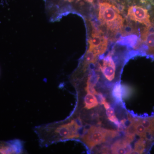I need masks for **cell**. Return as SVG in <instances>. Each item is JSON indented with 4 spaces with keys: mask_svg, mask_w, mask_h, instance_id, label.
<instances>
[{
    "mask_svg": "<svg viewBox=\"0 0 154 154\" xmlns=\"http://www.w3.org/2000/svg\"><path fill=\"white\" fill-rule=\"evenodd\" d=\"M82 122L79 117L70 120L54 122L35 127L34 131L37 135L41 147L65 141L78 139Z\"/></svg>",
    "mask_w": 154,
    "mask_h": 154,
    "instance_id": "1",
    "label": "cell"
},
{
    "mask_svg": "<svg viewBox=\"0 0 154 154\" xmlns=\"http://www.w3.org/2000/svg\"><path fill=\"white\" fill-rule=\"evenodd\" d=\"M119 134L116 131L92 126L84 132L81 140L88 149H92L95 146L105 142L107 139L113 138Z\"/></svg>",
    "mask_w": 154,
    "mask_h": 154,
    "instance_id": "2",
    "label": "cell"
},
{
    "mask_svg": "<svg viewBox=\"0 0 154 154\" xmlns=\"http://www.w3.org/2000/svg\"><path fill=\"white\" fill-rule=\"evenodd\" d=\"M121 17L119 10L115 6L107 2L99 3V19L107 27Z\"/></svg>",
    "mask_w": 154,
    "mask_h": 154,
    "instance_id": "3",
    "label": "cell"
},
{
    "mask_svg": "<svg viewBox=\"0 0 154 154\" xmlns=\"http://www.w3.org/2000/svg\"><path fill=\"white\" fill-rule=\"evenodd\" d=\"M89 49L92 50L97 56L105 52L107 49L108 39L102 31L94 28L92 36L89 41Z\"/></svg>",
    "mask_w": 154,
    "mask_h": 154,
    "instance_id": "4",
    "label": "cell"
},
{
    "mask_svg": "<svg viewBox=\"0 0 154 154\" xmlns=\"http://www.w3.org/2000/svg\"><path fill=\"white\" fill-rule=\"evenodd\" d=\"M128 16L133 21L144 24L146 27L151 25L148 11L142 7L138 6L130 7L128 12Z\"/></svg>",
    "mask_w": 154,
    "mask_h": 154,
    "instance_id": "5",
    "label": "cell"
},
{
    "mask_svg": "<svg viewBox=\"0 0 154 154\" xmlns=\"http://www.w3.org/2000/svg\"><path fill=\"white\" fill-rule=\"evenodd\" d=\"M24 143L19 139L0 141V154L25 153Z\"/></svg>",
    "mask_w": 154,
    "mask_h": 154,
    "instance_id": "6",
    "label": "cell"
},
{
    "mask_svg": "<svg viewBox=\"0 0 154 154\" xmlns=\"http://www.w3.org/2000/svg\"><path fill=\"white\" fill-rule=\"evenodd\" d=\"M100 69L103 75L108 81H111L115 77V64L111 56L108 55L103 59V65H100Z\"/></svg>",
    "mask_w": 154,
    "mask_h": 154,
    "instance_id": "7",
    "label": "cell"
},
{
    "mask_svg": "<svg viewBox=\"0 0 154 154\" xmlns=\"http://www.w3.org/2000/svg\"><path fill=\"white\" fill-rule=\"evenodd\" d=\"M130 143L125 137L123 139L117 140L111 147L112 153L131 154L132 150L130 145Z\"/></svg>",
    "mask_w": 154,
    "mask_h": 154,
    "instance_id": "8",
    "label": "cell"
},
{
    "mask_svg": "<svg viewBox=\"0 0 154 154\" xmlns=\"http://www.w3.org/2000/svg\"><path fill=\"white\" fill-rule=\"evenodd\" d=\"M138 41V38L136 35H130L122 37L119 40L118 43L122 45L135 48L137 45Z\"/></svg>",
    "mask_w": 154,
    "mask_h": 154,
    "instance_id": "9",
    "label": "cell"
},
{
    "mask_svg": "<svg viewBox=\"0 0 154 154\" xmlns=\"http://www.w3.org/2000/svg\"><path fill=\"white\" fill-rule=\"evenodd\" d=\"M85 108L91 109L96 107L98 105V101L96 96L94 94H87L84 99Z\"/></svg>",
    "mask_w": 154,
    "mask_h": 154,
    "instance_id": "10",
    "label": "cell"
},
{
    "mask_svg": "<svg viewBox=\"0 0 154 154\" xmlns=\"http://www.w3.org/2000/svg\"><path fill=\"white\" fill-rule=\"evenodd\" d=\"M142 37L149 49L154 50V32L144 30L142 34Z\"/></svg>",
    "mask_w": 154,
    "mask_h": 154,
    "instance_id": "11",
    "label": "cell"
},
{
    "mask_svg": "<svg viewBox=\"0 0 154 154\" xmlns=\"http://www.w3.org/2000/svg\"><path fill=\"white\" fill-rule=\"evenodd\" d=\"M97 56H98L96 55L93 51L88 49V51L86 52L84 60V69H86L90 64L95 63L97 60Z\"/></svg>",
    "mask_w": 154,
    "mask_h": 154,
    "instance_id": "12",
    "label": "cell"
},
{
    "mask_svg": "<svg viewBox=\"0 0 154 154\" xmlns=\"http://www.w3.org/2000/svg\"><path fill=\"white\" fill-rule=\"evenodd\" d=\"M145 147V143L143 140L138 141L135 144L134 149L131 154H140L143 152Z\"/></svg>",
    "mask_w": 154,
    "mask_h": 154,
    "instance_id": "13",
    "label": "cell"
},
{
    "mask_svg": "<svg viewBox=\"0 0 154 154\" xmlns=\"http://www.w3.org/2000/svg\"><path fill=\"white\" fill-rule=\"evenodd\" d=\"M113 96L117 101L119 102L121 101L122 98V86L119 83H117L114 86L113 91Z\"/></svg>",
    "mask_w": 154,
    "mask_h": 154,
    "instance_id": "14",
    "label": "cell"
},
{
    "mask_svg": "<svg viewBox=\"0 0 154 154\" xmlns=\"http://www.w3.org/2000/svg\"><path fill=\"white\" fill-rule=\"evenodd\" d=\"M109 120L110 121L113 122V123H115L116 125H118L119 127L120 126V123H119V121L118 119L116 117L115 115L112 116H110V117H108Z\"/></svg>",
    "mask_w": 154,
    "mask_h": 154,
    "instance_id": "15",
    "label": "cell"
},
{
    "mask_svg": "<svg viewBox=\"0 0 154 154\" xmlns=\"http://www.w3.org/2000/svg\"><path fill=\"white\" fill-rule=\"evenodd\" d=\"M106 114L108 117L115 115L114 109L112 107H109L108 109H106Z\"/></svg>",
    "mask_w": 154,
    "mask_h": 154,
    "instance_id": "16",
    "label": "cell"
},
{
    "mask_svg": "<svg viewBox=\"0 0 154 154\" xmlns=\"http://www.w3.org/2000/svg\"><path fill=\"white\" fill-rule=\"evenodd\" d=\"M103 105H104V107H105L106 109H108L109 107H110V105H109V104H108L107 102H105V103L103 104Z\"/></svg>",
    "mask_w": 154,
    "mask_h": 154,
    "instance_id": "17",
    "label": "cell"
},
{
    "mask_svg": "<svg viewBox=\"0 0 154 154\" xmlns=\"http://www.w3.org/2000/svg\"><path fill=\"white\" fill-rule=\"evenodd\" d=\"M87 2H88L89 3H92L93 2L94 0H86Z\"/></svg>",
    "mask_w": 154,
    "mask_h": 154,
    "instance_id": "18",
    "label": "cell"
},
{
    "mask_svg": "<svg viewBox=\"0 0 154 154\" xmlns=\"http://www.w3.org/2000/svg\"><path fill=\"white\" fill-rule=\"evenodd\" d=\"M68 1L69 2H72V1H73V0H68ZM76 1H81V0H76Z\"/></svg>",
    "mask_w": 154,
    "mask_h": 154,
    "instance_id": "19",
    "label": "cell"
}]
</instances>
